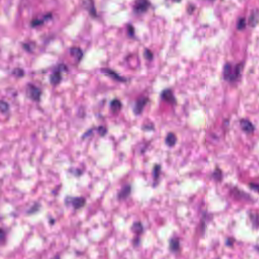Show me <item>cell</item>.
<instances>
[{
	"instance_id": "1",
	"label": "cell",
	"mask_w": 259,
	"mask_h": 259,
	"mask_svg": "<svg viewBox=\"0 0 259 259\" xmlns=\"http://www.w3.org/2000/svg\"><path fill=\"white\" fill-rule=\"evenodd\" d=\"M243 67L242 63L234 65L230 63H226L224 66L223 71L224 79L231 83H234L238 81L241 75Z\"/></svg>"
},
{
	"instance_id": "2",
	"label": "cell",
	"mask_w": 259,
	"mask_h": 259,
	"mask_svg": "<svg viewBox=\"0 0 259 259\" xmlns=\"http://www.w3.org/2000/svg\"><path fill=\"white\" fill-rule=\"evenodd\" d=\"M151 4L149 0H136L134 4L133 11L137 14H142L148 11Z\"/></svg>"
},
{
	"instance_id": "3",
	"label": "cell",
	"mask_w": 259,
	"mask_h": 259,
	"mask_svg": "<svg viewBox=\"0 0 259 259\" xmlns=\"http://www.w3.org/2000/svg\"><path fill=\"white\" fill-rule=\"evenodd\" d=\"M86 200L83 197H70L68 196L65 199L66 205L70 204L75 210H78L83 207L86 204Z\"/></svg>"
},
{
	"instance_id": "4",
	"label": "cell",
	"mask_w": 259,
	"mask_h": 259,
	"mask_svg": "<svg viewBox=\"0 0 259 259\" xmlns=\"http://www.w3.org/2000/svg\"><path fill=\"white\" fill-rule=\"evenodd\" d=\"M27 92L28 96L34 101H38L41 98V92L40 88L32 84H28L27 86Z\"/></svg>"
},
{
	"instance_id": "5",
	"label": "cell",
	"mask_w": 259,
	"mask_h": 259,
	"mask_svg": "<svg viewBox=\"0 0 259 259\" xmlns=\"http://www.w3.org/2000/svg\"><path fill=\"white\" fill-rule=\"evenodd\" d=\"M230 194L235 200L246 201H251L252 200V198L249 194L235 187L230 190Z\"/></svg>"
},
{
	"instance_id": "6",
	"label": "cell",
	"mask_w": 259,
	"mask_h": 259,
	"mask_svg": "<svg viewBox=\"0 0 259 259\" xmlns=\"http://www.w3.org/2000/svg\"><path fill=\"white\" fill-rule=\"evenodd\" d=\"M149 99L146 97H141L136 101L134 106L133 112L136 115H139L143 112L144 108L148 103Z\"/></svg>"
},
{
	"instance_id": "7",
	"label": "cell",
	"mask_w": 259,
	"mask_h": 259,
	"mask_svg": "<svg viewBox=\"0 0 259 259\" xmlns=\"http://www.w3.org/2000/svg\"><path fill=\"white\" fill-rule=\"evenodd\" d=\"M161 99L167 103L171 104H175L176 103V99L174 95L172 90L170 89H166L163 90L160 95Z\"/></svg>"
},
{
	"instance_id": "8",
	"label": "cell",
	"mask_w": 259,
	"mask_h": 259,
	"mask_svg": "<svg viewBox=\"0 0 259 259\" xmlns=\"http://www.w3.org/2000/svg\"><path fill=\"white\" fill-rule=\"evenodd\" d=\"M101 72L104 74L109 76L110 78L113 79L115 81H118L119 82H125L127 81L126 79L121 77L119 74H118L114 70H111L109 69H101Z\"/></svg>"
},
{
	"instance_id": "9",
	"label": "cell",
	"mask_w": 259,
	"mask_h": 259,
	"mask_svg": "<svg viewBox=\"0 0 259 259\" xmlns=\"http://www.w3.org/2000/svg\"><path fill=\"white\" fill-rule=\"evenodd\" d=\"M241 127L246 133L251 134L255 131V126L249 119H242L240 121Z\"/></svg>"
},
{
	"instance_id": "10",
	"label": "cell",
	"mask_w": 259,
	"mask_h": 259,
	"mask_svg": "<svg viewBox=\"0 0 259 259\" xmlns=\"http://www.w3.org/2000/svg\"><path fill=\"white\" fill-rule=\"evenodd\" d=\"M249 217L252 227L256 229L259 228V211H250Z\"/></svg>"
},
{
	"instance_id": "11",
	"label": "cell",
	"mask_w": 259,
	"mask_h": 259,
	"mask_svg": "<svg viewBox=\"0 0 259 259\" xmlns=\"http://www.w3.org/2000/svg\"><path fill=\"white\" fill-rule=\"evenodd\" d=\"M131 185L127 184L122 188V189L119 191L118 193V197L119 200H126V198L129 197L131 193Z\"/></svg>"
},
{
	"instance_id": "12",
	"label": "cell",
	"mask_w": 259,
	"mask_h": 259,
	"mask_svg": "<svg viewBox=\"0 0 259 259\" xmlns=\"http://www.w3.org/2000/svg\"><path fill=\"white\" fill-rule=\"evenodd\" d=\"M61 72H62L61 70L58 69L56 71L51 74L50 77V82L52 85L56 86L60 83L62 80Z\"/></svg>"
},
{
	"instance_id": "13",
	"label": "cell",
	"mask_w": 259,
	"mask_h": 259,
	"mask_svg": "<svg viewBox=\"0 0 259 259\" xmlns=\"http://www.w3.org/2000/svg\"><path fill=\"white\" fill-rule=\"evenodd\" d=\"M110 107L111 111L114 114L119 113L122 108V102L118 99H114L110 104Z\"/></svg>"
},
{
	"instance_id": "14",
	"label": "cell",
	"mask_w": 259,
	"mask_h": 259,
	"mask_svg": "<svg viewBox=\"0 0 259 259\" xmlns=\"http://www.w3.org/2000/svg\"><path fill=\"white\" fill-rule=\"evenodd\" d=\"M70 53L71 55L77 60V61H81L83 56V52L80 48L78 47H73L70 48Z\"/></svg>"
},
{
	"instance_id": "15",
	"label": "cell",
	"mask_w": 259,
	"mask_h": 259,
	"mask_svg": "<svg viewBox=\"0 0 259 259\" xmlns=\"http://www.w3.org/2000/svg\"><path fill=\"white\" fill-rule=\"evenodd\" d=\"M177 137L173 133H169L165 137V143L169 147H173L177 143Z\"/></svg>"
},
{
	"instance_id": "16",
	"label": "cell",
	"mask_w": 259,
	"mask_h": 259,
	"mask_svg": "<svg viewBox=\"0 0 259 259\" xmlns=\"http://www.w3.org/2000/svg\"><path fill=\"white\" fill-rule=\"evenodd\" d=\"M180 241L177 238H173L170 239L169 243V249L173 252H176L180 250Z\"/></svg>"
},
{
	"instance_id": "17",
	"label": "cell",
	"mask_w": 259,
	"mask_h": 259,
	"mask_svg": "<svg viewBox=\"0 0 259 259\" xmlns=\"http://www.w3.org/2000/svg\"><path fill=\"white\" fill-rule=\"evenodd\" d=\"M223 177V172L219 168H216V169L214 170L213 173L211 174V178L216 181H218V182L222 181Z\"/></svg>"
},
{
	"instance_id": "18",
	"label": "cell",
	"mask_w": 259,
	"mask_h": 259,
	"mask_svg": "<svg viewBox=\"0 0 259 259\" xmlns=\"http://www.w3.org/2000/svg\"><path fill=\"white\" fill-rule=\"evenodd\" d=\"M143 226L140 222H136L133 224L131 227V230L133 232L136 234H141L143 231Z\"/></svg>"
},
{
	"instance_id": "19",
	"label": "cell",
	"mask_w": 259,
	"mask_h": 259,
	"mask_svg": "<svg viewBox=\"0 0 259 259\" xmlns=\"http://www.w3.org/2000/svg\"><path fill=\"white\" fill-rule=\"evenodd\" d=\"M259 13L257 12H252L249 18V23L251 27H255L258 21Z\"/></svg>"
},
{
	"instance_id": "20",
	"label": "cell",
	"mask_w": 259,
	"mask_h": 259,
	"mask_svg": "<svg viewBox=\"0 0 259 259\" xmlns=\"http://www.w3.org/2000/svg\"><path fill=\"white\" fill-rule=\"evenodd\" d=\"M51 17V15L48 14L45 15V17L42 19H35V20H33V21H32L31 24H32L33 27H37L38 25L44 24L45 20H49Z\"/></svg>"
},
{
	"instance_id": "21",
	"label": "cell",
	"mask_w": 259,
	"mask_h": 259,
	"mask_svg": "<svg viewBox=\"0 0 259 259\" xmlns=\"http://www.w3.org/2000/svg\"><path fill=\"white\" fill-rule=\"evenodd\" d=\"M160 172H161V166L159 165H155L153 169V172H152V175L154 177V179L156 180L157 179H159V177L160 176Z\"/></svg>"
},
{
	"instance_id": "22",
	"label": "cell",
	"mask_w": 259,
	"mask_h": 259,
	"mask_svg": "<svg viewBox=\"0 0 259 259\" xmlns=\"http://www.w3.org/2000/svg\"><path fill=\"white\" fill-rule=\"evenodd\" d=\"M246 27V21L245 18L241 17L238 19L237 23L236 28L238 30L241 31L245 28Z\"/></svg>"
},
{
	"instance_id": "23",
	"label": "cell",
	"mask_w": 259,
	"mask_h": 259,
	"mask_svg": "<svg viewBox=\"0 0 259 259\" xmlns=\"http://www.w3.org/2000/svg\"><path fill=\"white\" fill-rule=\"evenodd\" d=\"M143 55H144V58L149 61H151L154 58V54L150 50V49H145Z\"/></svg>"
},
{
	"instance_id": "24",
	"label": "cell",
	"mask_w": 259,
	"mask_h": 259,
	"mask_svg": "<svg viewBox=\"0 0 259 259\" xmlns=\"http://www.w3.org/2000/svg\"><path fill=\"white\" fill-rule=\"evenodd\" d=\"M0 109L2 113H5L9 109V105L5 101L2 100L0 104Z\"/></svg>"
},
{
	"instance_id": "25",
	"label": "cell",
	"mask_w": 259,
	"mask_h": 259,
	"mask_svg": "<svg viewBox=\"0 0 259 259\" xmlns=\"http://www.w3.org/2000/svg\"><path fill=\"white\" fill-rule=\"evenodd\" d=\"M135 29L132 25L129 24L127 27V33L129 37L133 38L135 37Z\"/></svg>"
},
{
	"instance_id": "26",
	"label": "cell",
	"mask_w": 259,
	"mask_h": 259,
	"mask_svg": "<svg viewBox=\"0 0 259 259\" xmlns=\"http://www.w3.org/2000/svg\"><path fill=\"white\" fill-rule=\"evenodd\" d=\"M12 74L15 75L17 77L21 78V77H23L24 75V72L23 70L20 69V68H16L13 70Z\"/></svg>"
},
{
	"instance_id": "27",
	"label": "cell",
	"mask_w": 259,
	"mask_h": 259,
	"mask_svg": "<svg viewBox=\"0 0 259 259\" xmlns=\"http://www.w3.org/2000/svg\"><path fill=\"white\" fill-rule=\"evenodd\" d=\"M249 186L250 189H251L252 190L256 192V193L259 194V183L251 182L249 183Z\"/></svg>"
},
{
	"instance_id": "28",
	"label": "cell",
	"mask_w": 259,
	"mask_h": 259,
	"mask_svg": "<svg viewBox=\"0 0 259 259\" xmlns=\"http://www.w3.org/2000/svg\"><path fill=\"white\" fill-rule=\"evenodd\" d=\"M235 241V238H233V237H228V238H226V241H225V245L226 246H227L228 247H233Z\"/></svg>"
},
{
	"instance_id": "29",
	"label": "cell",
	"mask_w": 259,
	"mask_h": 259,
	"mask_svg": "<svg viewBox=\"0 0 259 259\" xmlns=\"http://www.w3.org/2000/svg\"><path fill=\"white\" fill-rule=\"evenodd\" d=\"M98 132L101 136H104L107 132V130L105 127L100 126L98 128Z\"/></svg>"
},
{
	"instance_id": "30",
	"label": "cell",
	"mask_w": 259,
	"mask_h": 259,
	"mask_svg": "<svg viewBox=\"0 0 259 259\" xmlns=\"http://www.w3.org/2000/svg\"><path fill=\"white\" fill-rule=\"evenodd\" d=\"M39 208H40V206L38 205V204H35V205H33V206H32L31 209H29V210L28 211V214H31L34 213V212H36V211L38 210Z\"/></svg>"
},
{
	"instance_id": "31",
	"label": "cell",
	"mask_w": 259,
	"mask_h": 259,
	"mask_svg": "<svg viewBox=\"0 0 259 259\" xmlns=\"http://www.w3.org/2000/svg\"><path fill=\"white\" fill-rule=\"evenodd\" d=\"M196 9V6L194 5H189L187 8V12L189 14H192Z\"/></svg>"
},
{
	"instance_id": "32",
	"label": "cell",
	"mask_w": 259,
	"mask_h": 259,
	"mask_svg": "<svg viewBox=\"0 0 259 259\" xmlns=\"http://www.w3.org/2000/svg\"><path fill=\"white\" fill-rule=\"evenodd\" d=\"M5 232L4 231V230H3V229L1 228V231H0V239H1V241L5 237Z\"/></svg>"
},
{
	"instance_id": "33",
	"label": "cell",
	"mask_w": 259,
	"mask_h": 259,
	"mask_svg": "<svg viewBox=\"0 0 259 259\" xmlns=\"http://www.w3.org/2000/svg\"><path fill=\"white\" fill-rule=\"evenodd\" d=\"M140 238H139V237H137V238H135V239H134L133 244L135 245V246H139V245H140Z\"/></svg>"
},
{
	"instance_id": "34",
	"label": "cell",
	"mask_w": 259,
	"mask_h": 259,
	"mask_svg": "<svg viewBox=\"0 0 259 259\" xmlns=\"http://www.w3.org/2000/svg\"><path fill=\"white\" fill-rule=\"evenodd\" d=\"M176 2H177V3H179V2H180L181 1V0H174Z\"/></svg>"
},
{
	"instance_id": "35",
	"label": "cell",
	"mask_w": 259,
	"mask_h": 259,
	"mask_svg": "<svg viewBox=\"0 0 259 259\" xmlns=\"http://www.w3.org/2000/svg\"><path fill=\"white\" fill-rule=\"evenodd\" d=\"M256 250H257V251H258L259 252V246H256Z\"/></svg>"
},
{
	"instance_id": "36",
	"label": "cell",
	"mask_w": 259,
	"mask_h": 259,
	"mask_svg": "<svg viewBox=\"0 0 259 259\" xmlns=\"http://www.w3.org/2000/svg\"><path fill=\"white\" fill-rule=\"evenodd\" d=\"M210 1H214V0H210Z\"/></svg>"
}]
</instances>
